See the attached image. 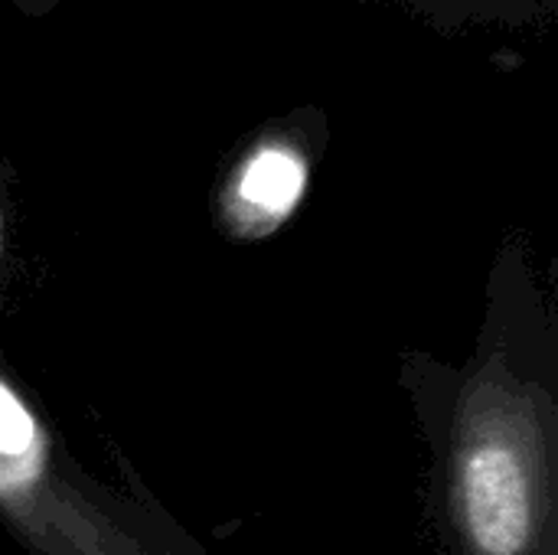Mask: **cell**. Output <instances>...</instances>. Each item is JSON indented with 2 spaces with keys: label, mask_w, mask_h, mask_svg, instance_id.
Here are the masks:
<instances>
[{
  "label": "cell",
  "mask_w": 558,
  "mask_h": 555,
  "mask_svg": "<svg viewBox=\"0 0 558 555\" xmlns=\"http://www.w3.org/2000/svg\"><path fill=\"white\" fill-rule=\"evenodd\" d=\"M451 497L468 555H530L546 514L549 438L539 393L504 370L464 389Z\"/></svg>",
  "instance_id": "6da1fadb"
},
{
  "label": "cell",
  "mask_w": 558,
  "mask_h": 555,
  "mask_svg": "<svg viewBox=\"0 0 558 555\" xmlns=\"http://www.w3.org/2000/svg\"><path fill=\"white\" fill-rule=\"evenodd\" d=\"M0 510L46 555H141L56 471L46 435L0 376Z\"/></svg>",
  "instance_id": "7a4b0ae2"
},
{
  "label": "cell",
  "mask_w": 558,
  "mask_h": 555,
  "mask_svg": "<svg viewBox=\"0 0 558 555\" xmlns=\"http://www.w3.org/2000/svg\"><path fill=\"white\" fill-rule=\"evenodd\" d=\"M304 193V164L281 147H262L239 177V206L258 222L284 219Z\"/></svg>",
  "instance_id": "3957f363"
},
{
  "label": "cell",
  "mask_w": 558,
  "mask_h": 555,
  "mask_svg": "<svg viewBox=\"0 0 558 555\" xmlns=\"http://www.w3.org/2000/svg\"><path fill=\"white\" fill-rule=\"evenodd\" d=\"M167 555H180V553H167Z\"/></svg>",
  "instance_id": "277c9868"
}]
</instances>
